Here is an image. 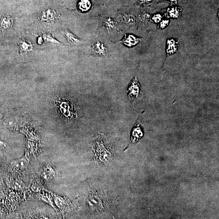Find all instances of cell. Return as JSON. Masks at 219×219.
<instances>
[{
	"instance_id": "obj_1",
	"label": "cell",
	"mask_w": 219,
	"mask_h": 219,
	"mask_svg": "<svg viewBox=\"0 0 219 219\" xmlns=\"http://www.w3.org/2000/svg\"><path fill=\"white\" fill-rule=\"evenodd\" d=\"M128 95L131 101L133 102L138 100L142 96L141 86L137 78L135 77L128 88Z\"/></svg>"
},
{
	"instance_id": "obj_2",
	"label": "cell",
	"mask_w": 219,
	"mask_h": 219,
	"mask_svg": "<svg viewBox=\"0 0 219 219\" xmlns=\"http://www.w3.org/2000/svg\"><path fill=\"white\" fill-rule=\"evenodd\" d=\"M91 50L92 54L97 56H106L107 53V46L100 41H97L93 44Z\"/></svg>"
},
{
	"instance_id": "obj_3",
	"label": "cell",
	"mask_w": 219,
	"mask_h": 219,
	"mask_svg": "<svg viewBox=\"0 0 219 219\" xmlns=\"http://www.w3.org/2000/svg\"><path fill=\"white\" fill-rule=\"evenodd\" d=\"M68 102H63L61 104V111L66 117L69 118H75L76 116V113L72 106L69 104Z\"/></svg>"
},
{
	"instance_id": "obj_4",
	"label": "cell",
	"mask_w": 219,
	"mask_h": 219,
	"mask_svg": "<svg viewBox=\"0 0 219 219\" xmlns=\"http://www.w3.org/2000/svg\"><path fill=\"white\" fill-rule=\"evenodd\" d=\"M61 33L67 39V41L71 45H79L84 43L82 40L74 35L68 29H65Z\"/></svg>"
},
{
	"instance_id": "obj_5",
	"label": "cell",
	"mask_w": 219,
	"mask_h": 219,
	"mask_svg": "<svg viewBox=\"0 0 219 219\" xmlns=\"http://www.w3.org/2000/svg\"><path fill=\"white\" fill-rule=\"evenodd\" d=\"M143 135V132L142 128L140 125V121L136 123L135 126H134L132 131L131 143L132 144L137 143Z\"/></svg>"
},
{
	"instance_id": "obj_6",
	"label": "cell",
	"mask_w": 219,
	"mask_h": 219,
	"mask_svg": "<svg viewBox=\"0 0 219 219\" xmlns=\"http://www.w3.org/2000/svg\"><path fill=\"white\" fill-rule=\"evenodd\" d=\"M140 39L130 34H125L124 38L121 42L127 46L131 47L137 44L140 42Z\"/></svg>"
},
{
	"instance_id": "obj_7",
	"label": "cell",
	"mask_w": 219,
	"mask_h": 219,
	"mask_svg": "<svg viewBox=\"0 0 219 219\" xmlns=\"http://www.w3.org/2000/svg\"><path fill=\"white\" fill-rule=\"evenodd\" d=\"M91 5L89 0H81L78 4V9L81 12H87L91 9Z\"/></svg>"
},
{
	"instance_id": "obj_8",
	"label": "cell",
	"mask_w": 219,
	"mask_h": 219,
	"mask_svg": "<svg viewBox=\"0 0 219 219\" xmlns=\"http://www.w3.org/2000/svg\"><path fill=\"white\" fill-rule=\"evenodd\" d=\"M181 10L177 7H173L168 8L166 13V16L168 18H178L180 17Z\"/></svg>"
},
{
	"instance_id": "obj_9",
	"label": "cell",
	"mask_w": 219,
	"mask_h": 219,
	"mask_svg": "<svg viewBox=\"0 0 219 219\" xmlns=\"http://www.w3.org/2000/svg\"><path fill=\"white\" fill-rule=\"evenodd\" d=\"M178 47V43L174 39L168 40L167 41V48L166 52L169 55L174 54L177 52Z\"/></svg>"
},
{
	"instance_id": "obj_10",
	"label": "cell",
	"mask_w": 219,
	"mask_h": 219,
	"mask_svg": "<svg viewBox=\"0 0 219 219\" xmlns=\"http://www.w3.org/2000/svg\"><path fill=\"white\" fill-rule=\"evenodd\" d=\"M120 20L126 24H133L135 23L136 19L134 16L128 13H125L120 16Z\"/></svg>"
},
{
	"instance_id": "obj_11",
	"label": "cell",
	"mask_w": 219,
	"mask_h": 219,
	"mask_svg": "<svg viewBox=\"0 0 219 219\" xmlns=\"http://www.w3.org/2000/svg\"><path fill=\"white\" fill-rule=\"evenodd\" d=\"M103 25L108 31H111L115 28V23L111 18L106 17L103 20Z\"/></svg>"
},
{
	"instance_id": "obj_12",
	"label": "cell",
	"mask_w": 219,
	"mask_h": 219,
	"mask_svg": "<svg viewBox=\"0 0 219 219\" xmlns=\"http://www.w3.org/2000/svg\"><path fill=\"white\" fill-rule=\"evenodd\" d=\"M27 162L24 159L15 161L12 164L13 168L18 171L24 170L27 167Z\"/></svg>"
},
{
	"instance_id": "obj_13",
	"label": "cell",
	"mask_w": 219,
	"mask_h": 219,
	"mask_svg": "<svg viewBox=\"0 0 219 219\" xmlns=\"http://www.w3.org/2000/svg\"><path fill=\"white\" fill-rule=\"evenodd\" d=\"M139 18L143 23H146L149 21L150 16L147 13H144L139 15Z\"/></svg>"
},
{
	"instance_id": "obj_14",
	"label": "cell",
	"mask_w": 219,
	"mask_h": 219,
	"mask_svg": "<svg viewBox=\"0 0 219 219\" xmlns=\"http://www.w3.org/2000/svg\"><path fill=\"white\" fill-rule=\"evenodd\" d=\"M45 39H46L47 42L51 43L52 44H60V42L56 40L55 38H53V37L51 36L50 35H47L45 36Z\"/></svg>"
},
{
	"instance_id": "obj_15",
	"label": "cell",
	"mask_w": 219,
	"mask_h": 219,
	"mask_svg": "<svg viewBox=\"0 0 219 219\" xmlns=\"http://www.w3.org/2000/svg\"><path fill=\"white\" fill-rule=\"evenodd\" d=\"M162 16L160 14H156L154 15L152 18L153 21L155 23H159L162 20Z\"/></svg>"
},
{
	"instance_id": "obj_16",
	"label": "cell",
	"mask_w": 219,
	"mask_h": 219,
	"mask_svg": "<svg viewBox=\"0 0 219 219\" xmlns=\"http://www.w3.org/2000/svg\"><path fill=\"white\" fill-rule=\"evenodd\" d=\"M169 20H162V21L161 22L160 24H159V28L161 29L165 28V27H167V26L169 25Z\"/></svg>"
},
{
	"instance_id": "obj_17",
	"label": "cell",
	"mask_w": 219,
	"mask_h": 219,
	"mask_svg": "<svg viewBox=\"0 0 219 219\" xmlns=\"http://www.w3.org/2000/svg\"><path fill=\"white\" fill-rule=\"evenodd\" d=\"M154 0H139L138 4L139 5H143L144 4H148L152 2Z\"/></svg>"
},
{
	"instance_id": "obj_18",
	"label": "cell",
	"mask_w": 219,
	"mask_h": 219,
	"mask_svg": "<svg viewBox=\"0 0 219 219\" xmlns=\"http://www.w3.org/2000/svg\"><path fill=\"white\" fill-rule=\"evenodd\" d=\"M162 1H166L170 3H171L173 4H177V0H162Z\"/></svg>"
},
{
	"instance_id": "obj_19",
	"label": "cell",
	"mask_w": 219,
	"mask_h": 219,
	"mask_svg": "<svg viewBox=\"0 0 219 219\" xmlns=\"http://www.w3.org/2000/svg\"><path fill=\"white\" fill-rule=\"evenodd\" d=\"M6 147L5 143L0 141V148L4 149Z\"/></svg>"
}]
</instances>
